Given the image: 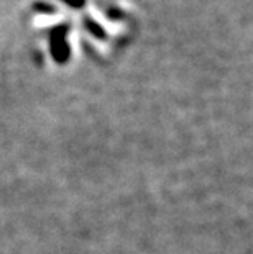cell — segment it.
<instances>
[{
	"mask_svg": "<svg viewBox=\"0 0 253 254\" xmlns=\"http://www.w3.org/2000/svg\"><path fill=\"white\" fill-rule=\"evenodd\" d=\"M61 2H64V3L69 5V7H73V8H81L85 3V0H61Z\"/></svg>",
	"mask_w": 253,
	"mask_h": 254,
	"instance_id": "obj_4",
	"label": "cell"
},
{
	"mask_svg": "<svg viewBox=\"0 0 253 254\" xmlns=\"http://www.w3.org/2000/svg\"><path fill=\"white\" fill-rule=\"evenodd\" d=\"M85 28H87L90 31V35L99 38V40H105V31L102 30V26H99L95 21H92L90 18L85 20Z\"/></svg>",
	"mask_w": 253,
	"mask_h": 254,
	"instance_id": "obj_2",
	"label": "cell"
},
{
	"mask_svg": "<svg viewBox=\"0 0 253 254\" xmlns=\"http://www.w3.org/2000/svg\"><path fill=\"white\" fill-rule=\"evenodd\" d=\"M35 10L36 12H41V13H55V8H53L51 5H46V3H36Z\"/></svg>",
	"mask_w": 253,
	"mask_h": 254,
	"instance_id": "obj_3",
	"label": "cell"
},
{
	"mask_svg": "<svg viewBox=\"0 0 253 254\" xmlns=\"http://www.w3.org/2000/svg\"><path fill=\"white\" fill-rule=\"evenodd\" d=\"M66 35H68V26H64V25L56 26V28L51 31L50 48H51L53 58H55L58 63H64L69 58V46L66 43Z\"/></svg>",
	"mask_w": 253,
	"mask_h": 254,
	"instance_id": "obj_1",
	"label": "cell"
}]
</instances>
